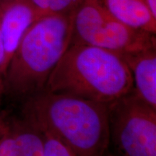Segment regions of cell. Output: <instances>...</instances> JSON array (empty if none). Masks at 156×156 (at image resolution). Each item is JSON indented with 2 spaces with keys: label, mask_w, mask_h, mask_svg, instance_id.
Wrapping results in <instances>:
<instances>
[{
  "label": "cell",
  "mask_w": 156,
  "mask_h": 156,
  "mask_svg": "<svg viewBox=\"0 0 156 156\" xmlns=\"http://www.w3.org/2000/svg\"><path fill=\"white\" fill-rule=\"evenodd\" d=\"M23 119L77 156H104L110 144L108 104L43 90L24 100Z\"/></svg>",
  "instance_id": "1"
},
{
  "label": "cell",
  "mask_w": 156,
  "mask_h": 156,
  "mask_svg": "<svg viewBox=\"0 0 156 156\" xmlns=\"http://www.w3.org/2000/svg\"><path fill=\"white\" fill-rule=\"evenodd\" d=\"M132 90L131 73L119 54L71 44L51 73L44 90L109 104Z\"/></svg>",
  "instance_id": "2"
},
{
  "label": "cell",
  "mask_w": 156,
  "mask_h": 156,
  "mask_svg": "<svg viewBox=\"0 0 156 156\" xmlns=\"http://www.w3.org/2000/svg\"><path fill=\"white\" fill-rule=\"evenodd\" d=\"M74 12L43 16L23 36L3 79V93L25 100L44 90L72 42Z\"/></svg>",
  "instance_id": "3"
},
{
  "label": "cell",
  "mask_w": 156,
  "mask_h": 156,
  "mask_svg": "<svg viewBox=\"0 0 156 156\" xmlns=\"http://www.w3.org/2000/svg\"><path fill=\"white\" fill-rule=\"evenodd\" d=\"M71 44L96 46L115 53L156 47L155 35L133 29L113 17L102 0H83L74 12Z\"/></svg>",
  "instance_id": "4"
},
{
  "label": "cell",
  "mask_w": 156,
  "mask_h": 156,
  "mask_svg": "<svg viewBox=\"0 0 156 156\" xmlns=\"http://www.w3.org/2000/svg\"><path fill=\"white\" fill-rule=\"evenodd\" d=\"M110 142L120 156H156V109L133 90L108 104Z\"/></svg>",
  "instance_id": "5"
},
{
  "label": "cell",
  "mask_w": 156,
  "mask_h": 156,
  "mask_svg": "<svg viewBox=\"0 0 156 156\" xmlns=\"http://www.w3.org/2000/svg\"><path fill=\"white\" fill-rule=\"evenodd\" d=\"M41 17L28 0H0V25L5 51V74L23 36Z\"/></svg>",
  "instance_id": "6"
},
{
  "label": "cell",
  "mask_w": 156,
  "mask_h": 156,
  "mask_svg": "<svg viewBox=\"0 0 156 156\" xmlns=\"http://www.w3.org/2000/svg\"><path fill=\"white\" fill-rule=\"evenodd\" d=\"M131 73L133 91L156 109V47L121 55Z\"/></svg>",
  "instance_id": "7"
},
{
  "label": "cell",
  "mask_w": 156,
  "mask_h": 156,
  "mask_svg": "<svg viewBox=\"0 0 156 156\" xmlns=\"http://www.w3.org/2000/svg\"><path fill=\"white\" fill-rule=\"evenodd\" d=\"M107 10L115 18L137 30L155 35L156 18L144 0H102Z\"/></svg>",
  "instance_id": "8"
},
{
  "label": "cell",
  "mask_w": 156,
  "mask_h": 156,
  "mask_svg": "<svg viewBox=\"0 0 156 156\" xmlns=\"http://www.w3.org/2000/svg\"><path fill=\"white\" fill-rule=\"evenodd\" d=\"M19 156H45V136L36 126L23 118L10 119Z\"/></svg>",
  "instance_id": "9"
},
{
  "label": "cell",
  "mask_w": 156,
  "mask_h": 156,
  "mask_svg": "<svg viewBox=\"0 0 156 156\" xmlns=\"http://www.w3.org/2000/svg\"><path fill=\"white\" fill-rule=\"evenodd\" d=\"M83 0H28L41 16L73 12Z\"/></svg>",
  "instance_id": "10"
},
{
  "label": "cell",
  "mask_w": 156,
  "mask_h": 156,
  "mask_svg": "<svg viewBox=\"0 0 156 156\" xmlns=\"http://www.w3.org/2000/svg\"><path fill=\"white\" fill-rule=\"evenodd\" d=\"M0 156H19L10 120L0 116Z\"/></svg>",
  "instance_id": "11"
},
{
  "label": "cell",
  "mask_w": 156,
  "mask_h": 156,
  "mask_svg": "<svg viewBox=\"0 0 156 156\" xmlns=\"http://www.w3.org/2000/svg\"><path fill=\"white\" fill-rule=\"evenodd\" d=\"M43 133L45 136V156H77L55 136Z\"/></svg>",
  "instance_id": "12"
},
{
  "label": "cell",
  "mask_w": 156,
  "mask_h": 156,
  "mask_svg": "<svg viewBox=\"0 0 156 156\" xmlns=\"http://www.w3.org/2000/svg\"><path fill=\"white\" fill-rule=\"evenodd\" d=\"M4 75H5V51H4L1 25H0V93L2 94H3Z\"/></svg>",
  "instance_id": "13"
},
{
  "label": "cell",
  "mask_w": 156,
  "mask_h": 156,
  "mask_svg": "<svg viewBox=\"0 0 156 156\" xmlns=\"http://www.w3.org/2000/svg\"><path fill=\"white\" fill-rule=\"evenodd\" d=\"M152 15L156 18V0H144Z\"/></svg>",
  "instance_id": "14"
},
{
  "label": "cell",
  "mask_w": 156,
  "mask_h": 156,
  "mask_svg": "<svg viewBox=\"0 0 156 156\" xmlns=\"http://www.w3.org/2000/svg\"><path fill=\"white\" fill-rule=\"evenodd\" d=\"M107 156H114V155H112V154H108V155H107Z\"/></svg>",
  "instance_id": "15"
},
{
  "label": "cell",
  "mask_w": 156,
  "mask_h": 156,
  "mask_svg": "<svg viewBox=\"0 0 156 156\" xmlns=\"http://www.w3.org/2000/svg\"><path fill=\"white\" fill-rule=\"evenodd\" d=\"M1 95H2V93H0V96H1Z\"/></svg>",
  "instance_id": "16"
}]
</instances>
